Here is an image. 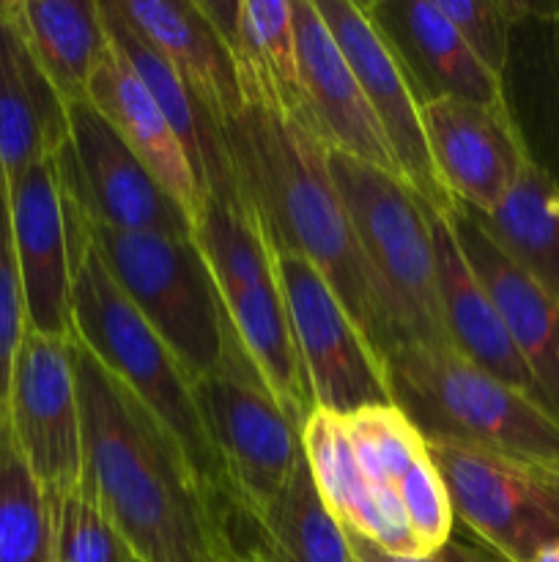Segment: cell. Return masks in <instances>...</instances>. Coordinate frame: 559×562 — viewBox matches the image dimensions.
Masks as SVG:
<instances>
[{
  "label": "cell",
  "mask_w": 559,
  "mask_h": 562,
  "mask_svg": "<svg viewBox=\"0 0 559 562\" xmlns=\"http://www.w3.org/2000/svg\"><path fill=\"white\" fill-rule=\"evenodd\" d=\"M82 415V486L137 562H223L217 499L157 415L77 338L69 340Z\"/></svg>",
  "instance_id": "6da1fadb"
},
{
  "label": "cell",
  "mask_w": 559,
  "mask_h": 562,
  "mask_svg": "<svg viewBox=\"0 0 559 562\" xmlns=\"http://www.w3.org/2000/svg\"><path fill=\"white\" fill-rule=\"evenodd\" d=\"M219 132L236 190L269 250L305 258L323 274L381 366L409 346L329 173L327 146L299 119L258 102H244Z\"/></svg>",
  "instance_id": "7a4b0ae2"
},
{
  "label": "cell",
  "mask_w": 559,
  "mask_h": 562,
  "mask_svg": "<svg viewBox=\"0 0 559 562\" xmlns=\"http://www.w3.org/2000/svg\"><path fill=\"white\" fill-rule=\"evenodd\" d=\"M64 214L69 231L75 338L162 420V426L184 448L197 481L214 497H228L223 467L197 415L192 382L184 368L159 338L157 329L110 278L82 228L80 212L66 198Z\"/></svg>",
  "instance_id": "3957f363"
},
{
  "label": "cell",
  "mask_w": 559,
  "mask_h": 562,
  "mask_svg": "<svg viewBox=\"0 0 559 562\" xmlns=\"http://www.w3.org/2000/svg\"><path fill=\"white\" fill-rule=\"evenodd\" d=\"M389 398L422 437L458 439L540 470L559 464V420L453 346L409 344L384 360Z\"/></svg>",
  "instance_id": "277c9868"
},
{
  "label": "cell",
  "mask_w": 559,
  "mask_h": 562,
  "mask_svg": "<svg viewBox=\"0 0 559 562\" xmlns=\"http://www.w3.org/2000/svg\"><path fill=\"white\" fill-rule=\"evenodd\" d=\"M192 239L212 269L239 344L280 406L301 428L316 401L296 349L277 263L261 228L241 203L206 195L192 220Z\"/></svg>",
  "instance_id": "5b68a950"
},
{
  "label": "cell",
  "mask_w": 559,
  "mask_h": 562,
  "mask_svg": "<svg viewBox=\"0 0 559 562\" xmlns=\"http://www.w3.org/2000/svg\"><path fill=\"white\" fill-rule=\"evenodd\" d=\"M80 220L110 278L168 344L186 379L212 373L223 362L233 324L195 239L115 231L82 214Z\"/></svg>",
  "instance_id": "8992f818"
},
{
  "label": "cell",
  "mask_w": 559,
  "mask_h": 562,
  "mask_svg": "<svg viewBox=\"0 0 559 562\" xmlns=\"http://www.w3.org/2000/svg\"><path fill=\"white\" fill-rule=\"evenodd\" d=\"M327 165L362 252L392 300L411 344L449 346L422 198L400 176L340 151L327 148Z\"/></svg>",
  "instance_id": "52a82bcc"
},
{
  "label": "cell",
  "mask_w": 559,
  "mask_h": 562,
  "mask_svg": "<svg viewBox=\"0 0 559 562\" xmlns=\"http://www.w3.org/2000/svg\"><path fill=\"white\" fill-rule=\"evenodd\" d=\"M197 415L223 467L228 499L261 514L301 461L299 426L252 366L236 329L223 362L192 382Z\"/></svg>",
  "instance_id": "ba28073f"
},
{
  "label": "cell",
  "mask_w": 559,
  "mask_h": 562,
  "mask_svg": "<svg viewBox=\"0 0 559 562\" xmlns=\"http://www.w3.org/2000/svg\"><path fill=\"white\" fill-rule=\"evenodd\" d=\"M453 516L507 562H529L559 538V503L532 467L480 445L427 437Z\"/></svg>",
  "instance_id": "9c48e42d"
},
{
  "label": "cell",
  "mask_w": 559,
  "mask_h": 562,
  "mask_svg": "<svg viewBox=\"0 0 559 562\" xmlns=\"http://www.w3.org/2000/svg\"><path fill=\"white\" fill-rule=\"evenodd\" d=\"M69 108V143L55 157L60 192L91 223L192 239V217L148 173L88 99Z\"/></svg>",
  "instance_id": "30bf717a"
},
{
  "label": "cell",
  "mask_w": 559,
  "mask_h": 562,
  "mask_svg": "<svg viewBox=\"0 0 559 562\" xmlns=\"http://www.w3.org/2000/svg\"><path fill=\"white\" fill-rule=\"evenodd\" d=\"M272 256L316 409L345 417L392 404L381 360L323 274L290 252Z\"/></svg>",
  "instance_id": "8fae6325"
},
{
  "label": "cell",
  "mask_w": 559,
  "mask_h": 562,
  "mask_svg": "<svg viewBox=\"0 0 559 562\" xmlns=\"http://www.w3.org/2000/svg\"><path fill=\"white\" fill-rule=\"evenodd\" d=\"M5 423L47 499L82 481V415L69 340L25 329L11 368Z\"/></svg>",
  "instance_id": "7c38bea8"
},
{
  "label": "cell",
  "mask_w": 559,
  "mask_h": 562,
  "mask_svg": "<svg viewBox=\"0 0 559 562\" xmlns=\"http://www.w3.org/2000/svg\"><path fill=\"white\" fill-rule=\"evenodd\" d=\"M321 20L327 22L329 33L338 42L340 53L354 69L389 148L395 154L400 176L406 184L427 201L431 206L447 212L453 198L442 187L427 151L425 130H422L420 102H417L411 82L400 66L398 55L392 53L384 36L378 33L376 22L367 14L365 3L356 0H316Z\"/></svg>",
  "instance_id": "4fadbf2b"
},
{
  "label": "cell",
  "mask_w": 559,
  "mask_h": 562,
  "mask_svg": "<svg viewBox=\"0 0 559 562\" xmlns=\"http://www.w3.org/2000/svg\"><path fill=\"white\" fill-rule=\"evenodd\" d=\"M420 115L438 181L471 212H493L532 162L507 102L433 99L422 104Z\"/></svg>",
  "instance_id": "5bb4252c"
},
{
  "label": "cell",
  "mask_w": 559,
  "mask_h": 562,
  "mask_svg": "<svg viewBox=\"0 0 559 562\" xmlns=\"http://www.w3.org/2000/svg\"><path fill=\"white\" fill-rule=\"evenodd\" d=\"M290 14H294L296 60H299L301 80V124L329 151H340L400 176L387 135L354 69L318 14L316 0H290Z\"/></svg>",
  "instance_id": "9a60e30c"
},
{
  "label": "cell",
  "mask_w": 559,
  "mask_h": 562,
  "mask_svg": "<svg viewBox=\"0 0 559 562\" xmlns=\"http://www.w3.org/2000/svg\"><path fill=\"white\" fill-rule=\"evenodd\" d=\"M11 231L25 291L27 329L47 338H75L71 256L55 159L31 165L9 181Z\"/></svg>",
  "instance_id": "2e32d148"
},
{
  "label": "cell",
  "mask_w": 559,
  "mask_h": 562,
  "mask_svg": "<svg viewBox=\"0 0 559 562\" xmlns=\"http://www.w3.org/2000/svg\"><path fill=\"white\" fill-rule=\"evenodd\" d=\"M466 261L491 294L521 360L535 379L540 404L559 420V300L526 278L464 203L447 209Z\"/></svg>",
  "instance_id": "e0dca14e"
},
{
  "label": "cell",
  "mask_w": 559,
  "mask_h": 562,
  "mask_svg": "<svg viewBox=\"0 0 559 562\" xmlns=\"http://www.w3.org/2000/svg\"><path fill=\"white\" fill-rule=\"evenodd\" d=\"M365 9L384 42L398 55L420 108L433 99L504 102L502 77L488 71L466 47L436 0H381L365 3Z\"/></svg>",
  "instance_id": "ac0fdd59"
},
{
  "label": "cell",
  "mask_w": 559,
  "mask_h": 562,
  "mask_svg": "<svg viewBox=\"0 0 559 562\" xmlns=\"http://www.w3.org/2000/svg\"><path fill=\"white\" fill-rule=\"evenodd\" d=\"M422 203H425L433 256H436L438 305H442L449 346L469 362H475L477 368L497 376L499 382L540 401L535 379L521 360L491 294L475 274V269L469 267L458 239H455L447 212L431 206L427 201Z\"/></svg>",
  "instance_id": "d6986e66"
},
{
  "label": "cell",
  "mask_w": 559,
  "mask_h": 562,
  "mask_svg": "<svg viewBox=\"0 0 559 562\" xmlns=\"http://www.w3.org/2000/svg\"><path fill=\"white\" fill-rule=\"evenodd\" d=\"M299 434L312 483L340 527L392 554L422 558L400 499L395 494L376 492L362 472L345 417L327 409H312L301 423Z\"/></svg>",
  "instance_id": "ffe728a7"
},
{
  "label": "cell",
  "mask_w": 559,
  "mask_h": 562,
  "mask_svg": "<svg viewBox=\"0 0 559 562\" xmlns=\"http://www.w3.org/2000/svg\"><path fill=\"white\" fill-rule=\"evenodd\" d=\"M219 521L230 554L252 562H349V538L323 505L305 456L261 514L223 499Z\"/></svg>",
  "instance_id": "44dd1931"
},
{
  "label": "cell",
  "mask_w": 559,
  "mask_h": 562,
  "mask_svg": "<svg viewBox=\"0 0 559 562\" xmlns=\"http://www.w3.org/2000/svg\"><path fill=\"white\" fill-rule=\"evenodd\" d=\"M69 143V108L33 55L14 3H0V170L16 179Z\"/></svg>",
  "instance_id": "7402d4cb"
},
{
  "label": "cell",
  "mask_w": 559,
  "mask_h": 562,
  "mask_svg": "<svg viewBox=\"0 0 559 562\" xmlns=\"http://www.w3.org/2000/svg\"><path fill=\"white\" fill-rule=\"evenodd\" d=\"M170 66L217 124L244 108L236 64L197 0H107Z\"/></svg>",
  "instance_id": "603a6c76"
},
{
  "label": "cell",
  "mask_w": 559,
  "mask_h": 562,
  "mask_svg": "<svg viewBox=\"0 0 559 562\" xmlns=\"http://www.w3.org/2000/svg\"><path fill=\"white\" fill-rule=\"evenodd\" d=\"M236 64L244 102L301 119L290 0H197Z\"/></svg>",
  "instance_id": "cb8c5ba5"
},
{
  "label": "cell",
  "mask_w": 559,
  "mask_h": 562,
  "mask_svg": "<svg viewBox=\"0 0 559 562\" xmlns=\"http://www.w3.org/2000/svg\"><path fill=\"white\" fill-rule=\"evenodd\" d=\"M85 99L107 119L121 140L146 165L148 173L195 220L203 203V190L186 159L184 146L170 130L168 119L157 108L140 77L135 75L129 60L113 42L88 82Z\"/></svg>",
  "instance_id": "d4e9b609"
},
{
  "label": "cell",
  "mask_w": 559,
  "mask_h": 562,
  "mask_svg": "<svg viewBox=\"0 0 559 562\" xmlns=\"http://www.w3.org/2000/svg\"><path fill=\"white\" fill-rule=\"evenodd\" d=\"M33 55L64 102L88 97L110 47L99 0H11Z\"/></svg>",
  "instance_id": "484cf974"
},
{
  "label": "cell",
  "mask_w": 559,
  "mask_h": 562,
  "mask_svg": "<svg viewBox=\"0 0 559 562\" xmlns=\"http://www.w3.org/2000/svg\"><path fill=\"white\" fill-rule=\"evenodd\" d=\"M499 250L559 300V184L532 159L493 212L477 214Z\"/></svg>",
  "instance_id": "4316f807"
},
{
  "label": "cell",
  "mask_w": 559,
  "mask_h": 562,
  "mask_svg": "<svg viewBox=\"0 0 559 562\" xmlns=\"http://www.w3.org/2000/svg\"><path fill=\"white\" fill-rule=\"evenodd\" d=\"M0 562H53L49 499L22 461L9 423L0 437Z\"/></svg>",
  "instance_id": "83f0119b"
},
{
  "label": "cell",
  "mask_w": 559,
  "mask_h": 562,
  "mask_svg": "<svg viewBox=\"0 0 559 562\" xmlns=\"http://www.w3.org/2000/svg\"><path fill=\"white\" fill-rule=\"evenodd\" d=\"M345 428L362 472L381 494H395L400 477L427 453L425 437L395 404L367 406L345 415Z\"/></svg>",
  "instance_id": "f1b7e54d"
},
{
  "label": "cell",
  "mask_w": 559,
  "mask_h": 562,
  "mask_svg": "<svg viewBox=\"0 0 559 562\" xmlns=\"http://www.w3.org/2000/svg\"><path fill=\"white\" fill-rule=\"evenodd\" d=\"M53 562H121L126 547L85 486L49 499Z\"/></svg>",
  "instance_id": "f546056e"
},
{
  "label": "cell",
  "mask_w": 559,
  "mask_h": 562,
  "mask_svg": "<svg viewBox=\"0 0 559 562\" xmlns=\"http://www.w3.org/2000/svg\"><path fill=\"white\" fill-rule=\"evenodd\" d=\"M466 42V47L480 58V64L502 77L510 53V31L535 5L518 0H436Z\"/></svg>",
  "instance_id": "4dcf8cb0"
},
{
  "label": "cell",
  "mask_w": 559,
  "mask_h": 562,
  "mask_svg": "<svg viewBox=\"0 0 559 562\" xmlns=\"http://www.w3.org/2000/svg\"><path fill=\"white\" fill-rule=\"evenodd\" d=\"M395 494H398L400 508H403L422 558H433L453 536L455 516L442 475L431 461V453L411 464V470L395 486Z\"/></svg>",
  "instance_id": "1f68e13d"
},
{
  "label": "cell",
  "mask_w": 559,
  "mask_h": 562,
  "mask_svg": "<svg viewBox=\"0 0 559 562\" xmlns=\"http://www.w3.org/2000/svg\"><path fill=\"white\" fill-rule=\"evenodd\" d=\"M27 329L25 291H22L20 263H16L14 231H11L9 179L0 170V409L5 412L16 349Z\"/></svg>",
  "instance_id": "d6a6232c"
},
{
  "label": "cell",
  "mask_w": 559,
  "mask_h": 562,
  "mask_svg": "<svg viewBox=\"0 0 559 562\" xmlns=\"http://www.w3.org/2000/svg\"><path fill=\"white\" fill-rule=\"evenodd\" d=\"M431 560L433 562H507L504 558H499L497 552H491L488 547H482V543H471L466 541V538H458L455 532Z\"/></svg>",
  "instance_id": "836d02e7"
},
{
  "label": "cell",
  "mask_w": 559,
  "mask_h": 562,
  "mask_svg": "<svg viewBox=\"0 0 559 562\" xmlns=\"http://www.w3.org/2000/svg\"><path fill=\"white\" fill-rule=\"evenodd\" d=\"M345 538H349V562H433L431 558H403V554H392L378 547V543L367 541V538L349 530H345Z\"/></svg>",
  "instance_id": "e575fe53"
},
{
  "label": "cell",
  "mask_w": 559,
  "mask_h": 562,
  "mask_svg": "<svg viewBox=\"0 0 559 562\" xmlns=\"http://www.w3.org/2000/svg\"><path fill=\"white\" fill-rule=\"evenodd\" d=\"M535 472H537V477H540V481L546 483L548 492H551L554 497H557V503H559V464L540 467V470H535Z\"/></svg>",
  "instance_id": "d590c367"
},
{
  "label": "cell",
  "mask_w": 559,
  "mask_h": 562,
  "mask_svg": "<svg viewBox=\"0 0 559 562\" xmlns=\"http://www.w3.org/2000/svg\"><path fill=\"white\" fill-rule=\"evenodd\" d=\"M529 562H559V538L557 541L546 543V547H543Z\"/></svg>",
  "instance_id": "8d00e7d4"
},
{
  "label": "cell",
  "mask_w": 559,
  "mask_h": 562,
  "mask_svg": "<svg viewBox=\"0 0 559 562\" xmlns=\"http://www.w3.org/2000/svg\"><path fill=\"white\" fill-rule=\"evenodd\" d=\"M223 562H252V560H247V558H239V554H228V558H225Z\"/></svg>",
  "instance_id": "74e56055"
},
{
  "label": "cell",
  "mask_w": 559,
  "mask_h": 562,
  "mask_svg": "<svg viewBox=\"0 0 559 562\" xmlns=\"http://www.w3.org/2000/svg\"><path fill=\"white\" fill-rule=\"evenodd\" d=\"M3 431H5V412L0 409V437H3Z\"/></svg>",
  "instance_id": "f35d334b"
},
{
  "label": "cell",
  "mask_w": 559,
  "mask_h": 562,
  "mask_svg": "<svg viewBox=\"0 0 559 562\" xmlns=\"http://www.w3.org/2000/svg\"><path fill=\"white\" fill-rule=\"evenodd\" d=\"M121 562H137V560H135V558H132V554H129V552H126V554H124V560H121Z\"/></svg>",
  "instance_id": "ab89813d"
},
{
  "label": "cell",
  "mask_w": 559,
  "mask_h": 562,
  "mask_svg": "<svg viewBox=\"0 0 559 562\" xmlns=\"http://www.w3.org/2000/svg\"><path fill=\"white\" fill-rule=\"evenodd\" d=\"M554 22H557V27H559V14H557V20H554Z\"/></svg>",
  "instance_id": "60d3db41"
}]
</instances>
